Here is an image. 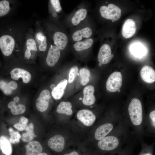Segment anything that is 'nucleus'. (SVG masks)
<instances>
[{
    "mask_svg": "<svg viewBox=\"0 0 155 155\" xmlns=\"http://www.w3.org/2000/svg\"><path fill=\"white\" fill-rule=\"evenodd\" d=\"M149 116L151 119L152 125L153 127H155V111H153L151 112L149 115Z\"/></svg>",
    "mask_w": 155,
    "mask_h": 155,
    "instance_id": "35",
    "label": "nucleus"
},
{
    "mask_svg": "<svg viewBox=\"0 0 155 155\" xmlns=\"http://www.w3.org/2000/svg\"><path fill=\"white\" fill-rule=\"evenodd\" d=\"M78 119L86 126L92 125L94 122L96 117L91 111L88 109H82L77 114Z\"/></svg>",
    "mask_w": 155,
    "mask_h": 155,
    "instance_id": "12",
    "label": "nucleus"
},
{
    "mask_svg": "<svg viewBox=\"0 0 155 155\" xmlns=\"http://www.w3.org/2000/svg\"><path fill=\"white\" fill-rule=\"evenodd\" d=\"M79 72V68L77 65H74L70 69L68 74V83H72L74 80Z\"/></svg>",
    "mask_w": 155,
    "mask_h": 155,
    "instance_id": "30",
    "label": "nucleus"
},
{
    "mask_svg": "<svg viewBox=\"0 0 155 155\" xmlns=\"http://www.w3.org/2000/svg\"><path fill=\"white\" fill-rule=\"evenodd\" d=\"M48 144L52 150L57 152H60L63 150L64 148V139L61 135H56L49 139Z\"/></svg>",
    "mask_w": 155,
    "mask_h": 155,
    "instance_id": "14",
    "label": "nucleus"
},
{
    "mask_svg": "<svg viewBox=\"0 0 155 155\" xmlns=\"http://www.w3.org/2000/svg\"><path fill=\"white\" fill-rule=\"evenodd\" d=\"M0 149L2 153L6 155H11L12 153L11 144L7 137L5 136L0 137Z\"/></svg>",
    "mask_w": 155,
    "mask_h": 155,
    "instance_id": "24",
    "label": "nucleus"
},
{
    "mask_svg": "<svg viewBox=\"0 0 155 155\" xmlns=\"http://www.w3.org/2000/svg\"><path fill=\"white\" fill-rule=\"evenodd\" d=\"M142 155H152L150 153H146L145 154H143Z\"/></svg>",
    "mask_w": 155,
    "mask_h": 155,
    "instance_id": "41",
    "label": "nucleus"
},
{
    "mask_svg": "<svg viewBox=\"0 0 155 155\" xmlns=\"http://www.w3.org/2000/svg\"><path fill=\"white\" fill-rule=\"evenodd\" d=\"M61 53V51L51 42L46 59L47 65L50 67L55 65L59 60Z\"/></svg>",
    "mask_w": 155,
    "mask_h": 155,
    "instance_id": "10",
    "label": "nucleus"
},
{
    "mask_svg": "<svg viewBox=\"0 0 155 155\" xmlns=\"http://www.w3.org/2000/svg\"><path fill=\"white\" fill-rule=\"evenodd\" d=\"M93 42V39L90 38L73 43L71 45L72 48L76 52H84L91 47Z\"/></svg>",
    "mask_w": 155,
    "mask_h": 155,
    "instance_id": "19",
    "label": "nucleus"
},
{
    "mask_svg": "<svg viewBox=\"0 0 155 155\" xmlns=\"http://www.w3.org/2000/svg\"><path fill=\"white\" fill-rule=\"evenodd\" d=\"M130 51L134 55L139 58L142 57L145 53L144 48L139 44H135L132 45Z\"/></svg>",
    "mask_w": 155,
    "mask_h": 155,
    "instance_id": "29",
    "label": "nucleus"
},
{
    "mask_svg": "<svg viewBox=\"0 0 155 155\" xmlns=\"http://www.w3.org/2000/svg\"><path fill=\"white\" fill-rule=\"evenodd\" d=\"M37 155H48L45 152L41 153Z\"/></svg>",
    "mask_w": 155,
    "mask_h": 155,
    "instance_id": "40",
    "label": "nucleus"
},
{
    "mask_svg": "<svg viewBox=\"0 0 155 155\" xmlns=\"http://www.w3.org/2000/svg\"><path fill=\"white\" fill-rule=\"evenodd\" d=\"M8 85L10 88L12 90L16 89L18 86L17 84L14 81H11L8 83Z\"/></svg>",
    "mask_w": 155,
    "mask_h": 155,
    "instance_id": "36",
    "label": "nucleus"
},
{
    "mask_svg": "<svg viewBox=\"0 0 155 155\" xmlns=\"http://www.w3.org/2000/svg\"><path fill=\"white\" fill-rule=\"evenodd\" d=\"M122 76L120 72L115 71L108 77L106 83V87L109 91L114 92L119 90L121 86Z\"/></svg>",
    "mask_w": 155,
    "mask_h": 155,
    "instance_id": "8",
    "label": "nucleus"
},
{
    "mask_svg": "<svg viewBox=\"0 0 155 155\" xmlns=\"http://www.w3.org/2000/svg\"><path fill=\"white\" fill-rule=\"evenodd\" d=\"M113 128L112 123H107L98 127L96 129L94 137L97 140H100L106 136Z\"/></svg>",
    "mask_w": 155,
    "mask_h": 155,
    "instance_id": "20",
    "label": "nucleus"
},
{
    "mask_svg": "<svg viewBox=\"0 0 155 155\" xmlns=\"http://www.w3.org/2000/svg\"><path fill=\"white\" fill-rule=\"evenodd\" d=\"M119 144V140L117 137L113 135H109L99 140L98 146L102 150L110 151L116 149Z\"/></svg>",
    "mask_w": 155,
    "mask_h": 155,
    "instance_id": "9",
    "label": "nucleus"
},
{
    "mask_svg": "<svg viewBox=\"0 0 155 155\" xmlns=\"http://www.w3.org/2000/svg\"><path fill=\"white\" fill-rule=\"evenodd\" d=\"M50 36L53 44L61 51L65 50L69 43V37L61 29H56L51 32Z\"/></svg>",
    "mask_w": 155,
    "mask_h": 155,
    "instance_id": "3",
    "label": "nucleus"
},
{
    "mask_svg": "<svg viewBox=\"0 0 155 155\" xmlns=\"http://www.w3.org/2000/svg\"><path fill=\"white\" fill-rule=\"evenodd\" d=\"M16 103L14 101H12L8 104L7 106L9 108L11 109L15 105H16Z\"/></svg>",
    "mask_w": 155,
    "mask_h": 155,
    "instance_id": "37",
    "label": "nucleus"
},
{
    "mask_svg": "<svg viewBox=\"0 0 155 155\" xmlns=\"http://www.w3.org/2000/svg\"><path fill=\"white\" fill-rule=\"evenodd\" d=\"M10 1L7 0H0V18L7 15L10 12Z\"/></svg>",
    "mask_w": 155,
    "mask_h": 155,
    "instance_id": "27",
    "label": "nucleus"
},
{
    "mask_svg": "<svg viewBox=\"0 0 155 155\" xmlns=\"http://www.w3.org/2000/svg\"><path fill=\"white\" fill-rule=\"evenodd\" d=\"M49 3L51 16L54 20H59V18H61L63 14L62 9L60 1L49 0Z\"/></svg>",
    "mask_w": 155,
    "mask_h": 155,
    "instance_id": "18",
    "label": "nucleus"
},
{
    "mask_svg": "<svg viewBox=\"0 0 155 155\" xmlns=\"http://www.w3.org/2000/svg\"><path fill=\"white\" fill-rule=\"evenodd\" d=\"M0 89L7 95H10L12 93V90L9 87L8 83L3 80L0 81Z\"/></svg>",
    "mask_w": 155,
    "mask_h": 155,
    "instance_id": "34",
    "label": "nucleus"
},
{
    "mask_svg": "<svg viewBox=\"0 0 155 155\" xmlns=\"http://www.w3.org/2000/svg\"><path fill=\"white\" fill-rule=\"evenodd\" d=\"M136 29L135 23L133 20L131 19L126 20L122 27L123 36L126 38L132 37L135 33Z\"/></svg>",
    "mask_w": 155,
    "mask_h": 155,
    "instance_id": "17",
    "label": "nucleus"
},
{
    "mask_svg": "<svg viewBox=\"0 0 155 155\" xmlns=\"http://www.w3.org/2000/svg\"><path fill=\"white\" fill-rule=\"evenodd\" d=\"M34 36L38 50L44 52L49 48L51 42L50 37L48 31L41 26L37 24Z\"/></svg>",
    "mask_w": 155,
    "mask_h": 155,
    "instance_id": "1",
    "label": "nucleus"
},
{
    "mask_svg": "<svg viewBox=\"0 0 155 155\" xmlns=\"http://www.w3.org/2000/svg\"><path fill=\"white\" fill-rule=\"evenodd\" d=\"M128 110L132 123L135 126L140 125L143 120L142 106L140 101L137 98H133L129 105Z\"/></svg>",
    "mask_w": 155,
    "mask_h": 155,
    "instance_id": "2",
    "label": "nucleus"
},
{
    "mask_svg": "<svg viewBox=\"0 0 155 155\" xmlns=\"http://www.w3.org/2000/svg\"><path fill=\"white\" fill-rule=\"evenodd\" d=\"M19 98L18 96L15 97L13 98L14 101L16 102H18L19 100Z\"/></svg>",
    "mask_w": 155,
    "mask_h": 155,
    "instance_id": "39",
    "label": "nucleus"
},
{
    "mask_svg": "<svg viewBox=\"0 0 155 155\" xmlns=\"http://www.w3.org/2000/svg\"><path fill=\"white\" fill-rule=\"evenodd\" d=\"M94 88L92 85H88L84 88L82 100L84 104L90 106L94 104L96 100L94 94Z\"/></svg>",
    "mask_w": 155,
    "mask_h": 155,
    "instance_id": "16",
    "label": "nucleus"
},
{
    "mask_svg": "<svg viewBox=\"0 0 155 155\" xmlns=\"http://www.w3.org/2000/svg\"><path fill=\"white\" fill-rule=\"evenodd\" d=\"M10 137L9 140L13 144H17L19 142L21 136L17 131H14L13 129L11 127L9 129Z\"/></svg>",
    "mask_w": 155,
    "mask_h": 155,
    "instance_id": "31",
    "label": "nucleus"
},
{
    "mask_svg": "<svg viewBox=\"0 0 155 155\" xmlns=\"http://www.w3.org/2000/svg\"><path fill=\"white\" fill-rule=\"evenodd\" d=\"M72 107V104L70 102L62 101L58 105L56 109V111L58 113L70 115L73 113Z\"/></svg>",
    "mask_w": 155,
    "mask_h": 155,
    "instance_id": "25",
    "label": "nucleus"
},
{
    "mask_svg": "<svg viewBox=\"0 0 155 155\" xmlns=\"http://www.w3.org/2000/svg\"><path fill=\"white\" fill-rule=\"evenodd\" d=\"M26 150V155H37L42 153V148L39 142L32 141L27 144Z\"/></svg>",
    "mask_w": 155,
    "mask_h": 155,
    "instance_id": "23",
    "label": "nucleus"
},
{
    "mask_svg": "<svg viewBox=\"0 0 155 155\" xmlns=\"http://www.w3.org/2000/svg\"><path fill=\"white\" fill-rule=\"evenodd\" d=\"M25 130L26 132L22 133V140L24 142H30L33 139L34 136L33 124L30 123Z\"/></svg>",
    "mask_w": 155,
    "mask_h": 155,
    "instance_id": "28",
    "label": "nucleus"
},
{
    "mask_svg": "<svg viewBox=\"0 0 155 155\" xmlns=\"http://www.w3.org/2000/svg\"><path fill=\"white\" fill-rule=\"evenodd\" d=\"M24 57L26 59L31 58L32 53H36L38 49L34 36V31L30 29L27 33L24 43Z\"/></svg>",
    "mask_w": 155,
    "mask_h": 155,
    "instance_id": "6",
    "label": "nucleus"
},
{
    "mask_svg": "<svg viewBox=\"0 0 155 155\" xmlns=\"http://www.w3.org/2000/svg\"><path fill=\"white\" fill-rule=\"evenodd\" d=\"M87 13L88 10L85 6H80L67 17V23L71 27H76L85 20Z\"/></svg>",
    "mask_w": 155,
    "mask_h": 155,
    "instance_id": "4",
    "label": "nucleus"
},
{
    "mask_svg": "<svg viewBox=\"0 0 155 155\" xmlns=\"http://www.w3.org/2000/svg\"><path fill=\"white\" fill-rule=\"evenodd\" d=\"M63 155H79V154L77 152L74 151H73L69 153L65 154Z\"/></svg>",
    "mask_w": 155,
    "mask_h": 155,
    "instance_id": "38",
    "label": "nucleus"
},
{
    "mask_svg": "<svg viewBox=\"0 0 155 155\" xmlns=\"http://www.w3.org/2000/svg\"><path fill=\"white\" fill-rule=\"evenodd\" d=\"M25 106L22 104L15 105L11 109V113L13 115H17L24 113L25 111Z\"/></svg>",
    "mask_w": 155,
    "mask_h": 155,
    "instance_id": "33",
    "label": "nucleus"
},
{
    "mask_svg": "<svg viewBox=\"0 0 155 155\" xmlns=\"http://www.w3.org/2000/svg\"><path fill=\"white\" fill-rule=\"evenodd\" d=\"M67 83V80L63 79L61 80L56 86L54 88L51 94L54 99L59 100L62 98L64 94Z\"/></svg>",
    "mask_w": 155,
    "mask_h": 155,
    "instance_id": "21",
    "label": "nucleus"
},
{
    "mask_svg": "<svg viewBox=\"0 0 155 155\" xmlns=\"http://www.w3.org/2000/svg\"><path fill=\"white\" fill-rule=\"evenodd\" d=\"M11 78L15 80H18L20 78L25 83H28L31 80L32 76L29 72L26 70L20 68H15L13 69L10 72Z\"/></svg>",
    "mask_w": 155,
    "mask_h": 155,
    "instance_id": "15",
    "label": "nucleus"
},
{
    "mask_svg": "<svg viewBox=\"0 0 155 155\" xmlns=\"http://www.w3.org/2000/svg\"><path fill=\"white\" fill-rule=\"evenodd\" d=\"M101 16L103 18L110 20L113 22L118 20L121 15V10L114 4L110 3L108 6H101L99 9Z\"/></svg>",
    "mask_w": 155,
    "mask_h": 155,
    "instance_id": "5",
    "label": "nucleus"
},
{
    "mask_svg": "<svg viewBox=\"0 0 155 155\" xmlns=\"http://www.w3.org/2000/svg\"><path fill=\"white\" fill-rule=\"evenodd\" d=\"M78 26L72 32L69 38L72 43L90 38L92 33V29L89 26H85V24Z\"/></svg>",
    "mask_w": 155,
    "mask_h": 155,
    "instance_id": "7",
    "label": "nucleus"
},
{
    "mask_svg": "<svg viewBox=\"0 0 155 155\" xmlns=\"http://www.w3.org/2000/svg\"><path fill=\"white\" fill-rule=\"evenodd\" d=\"M113 57L114 55L111 54L110 46L104 44L101 46L99 50L97 59L100 63L105 64L109 63Z\"/></svg>",
    "mask_w": 155,
    "mask_h": 155,
    "instance_id": "13",
    "label": "nucleus"
},
{
    "mask_svg": "<svg viewBox=\"0 0 155 155\" xmlns=\"http://www.w3.org/2000/svg\"><path fill=\"white\" fill-rule=\"evenodd\" d=\"M28 119L24 117H21L18 123L14 125V127L20 131H22L26 129L27 126Z\"/></svg>",
    "mask_w": 155,
    "mask_h": 155,
    "instance_id": "32",
    "label": "nucleus"
},
{
    "mask_svg": "<svg viewBox=\"0 0 155 155\" xmlns=\"http://www.w3.org/2000/svg\"><path fill=\"white\" fill-rule=\"evenodd\" d=\"M51 98V94L49 90L45 89L40 93L36 102V106L37 110L43 112L47 109Z\"/></svg>",
    "mask_w": 155,
    "mask_h": 155,
    "instance_id": "11",
    "label": "nucleus"
},
{
    "mask_svg": "<svg viewBox=\"0 0 155 155\" xmlns=\"http://www.w3.org/2000/svg\"><path fill=\"white\" fill-rule=\"evenodd\" d=\"M80 83L83 86L86 85L89 82L90 76L89 70L85 67L81 68L79 71Z\"/></svg>",
    "mask_w": 155,
    "mask_h": 155,
    "instance_id": "26",
    "label": "nucleus"
},
{
    "mask_svg": "<svg viewBox=\"0 0 155 155\" xmlns=\"http://www.w3.org/2000/svg\"><path fill=\"white\" fill-rule=\"evenodd\" d=\"M140 75L142 80L149 83L154 82L155 81V71L150 66H144L140 71Z\"/></svg>",
    "mask_w": 155,
    "mask_h": 155,
    "instance_id": "22",
    "label": "nucleus"
}]
</instances>
